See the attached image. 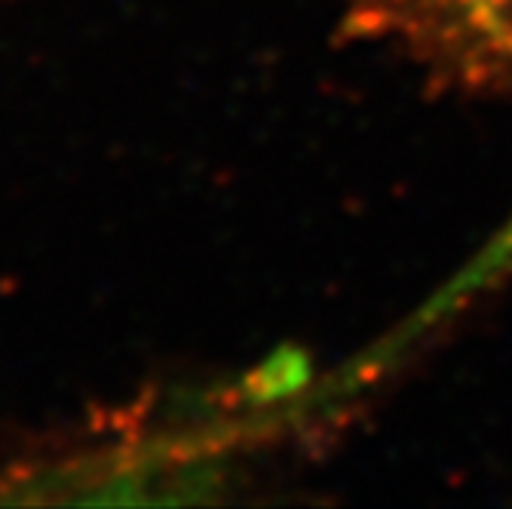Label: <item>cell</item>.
I'll return each mask as SVG.
<instances>
[{"label": "cell", "mask_w": 512, "mask_h": 509, "mask_svg": "<svg viewBox=\"0 0 512 509\" xmlns=\"http://www.w3.org/2000/svg\"><path fill=\"white\" fill-rule=\"evenodd\" d=\"M353 22L436 83L512 102V0H362Z\"/></svg>", "instance_id": "cell-1"}, {"label": "cell", "mask_w": 512, "mask_h": 509, "mask_svg": "<svg viewBox=\"0 0 512 509\" xmlns=\"http://www.w3.org/2000/svg\"><path fill=\"white\" fill-rule=\"evenodd\" d=\"M512 264V221L506 224V230L503 234L491 243V249L460 276V280L445 292V298H442V310H448L454 301H460V295H470V292H476V289H485L488 286V280H494V276H500L506 267Z\"/></svg>", "instance_id": "cell-2"}]
</instances>
